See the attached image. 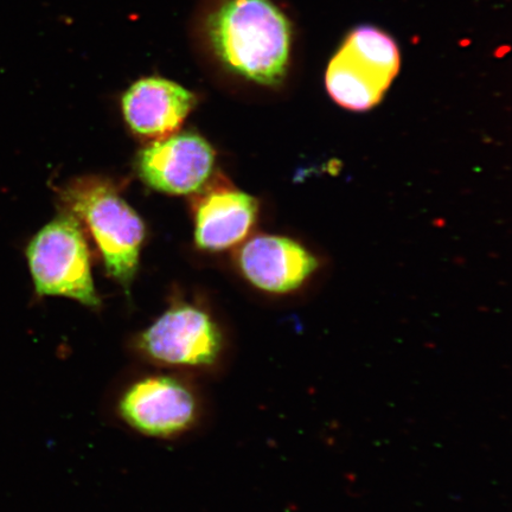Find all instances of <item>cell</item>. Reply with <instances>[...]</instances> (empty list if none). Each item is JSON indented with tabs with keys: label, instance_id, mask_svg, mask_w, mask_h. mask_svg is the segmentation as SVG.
Listing matches in <instances>:
<instances>
[{
	"label": "cell",
	"instance_id": "obj_6",
	"mask_svg": "<svg viewBox=\"0 0 512 512\" xmlns=\"http://www.w3.org/2000/svg\"><path fill=\"white\" fill-rule=\"evenodd\" d=\"M400 70V51L386 32L360 27L350 32L332 57L326 89L339 106L369 111L382 100Z\"/></svg>",
	"mask_w": 512,
	"mask_h": 512
},
{
	"label": "cell",
	"instance_id": "obj_10",
	"mask_svg": "<svg viewBox=\"0 0 512 512\" xmlns=\"http://www.w3.org/2000/svg\"><path fill=\"white\" fill-rule=\"evenodd\" d=\"M258 201L229 187L204 192L194 207L195 241L207 251H223L246 238L258 216Z\"/></svg>",
	"mask_w": 512,
	"mask_h": 512
},
{
	"label": "cell",
	"instance_id": "obj_7",
	"mask_svg": "<svg viewBox=\"0 0 512 512\" xmlns=\"http://www.w3.org/2000/svg\"><path fill=\"white\" fill-rule=\"evenodd\" d=\"M215 151L195 133L172 134L147 146L138 157L140 178L150 188L170 195H188L207 183Z\"/></svg>",
	"mask_w": 512,
	"mask_h": 512
},
{
	"label": "cell",
	"instance_id": "obj_3",
	"mask_svg": "<svg viewBox=\"0 0 512 512\" xmlns=\"http://www.w3.org/2000/svg\"><path fill=\"white\" fill-rule=\"evenodd\" d=\"M67 213L85 224L106 271L126 290L136 275L145 226L113 185L96 177L78 179L61 192Z\"/></svg>",
	"mask_w": 512,
	"mask_h": 512
},
{
	"label": "cell",
	"instance_id": "obj_4",
	"mask_svg": "<svg viewBox=\"0 0 512 512\" xmlns=\"http://www.w3.org/2000/svg\"><path fill=\"white\" fill-rule=\"evenodd\" d=\"M114 412L143 437L175 440L200 426L206 407L189 375L158 369L127 381L115 398Z\"/></svg>",
	"mask_w": 512,
	"mask_h": 512
},
{
	"label": "cell",
	"instance_id": "obj_2",
	"mask_svg": "<svg viewBox=\"0 0 512 512\" xmlns=\"http://www.w3.org/2000/svg\"><path fill=\"white\" fill-rule=\"evenodd\" d=\"M133 351L150 366L185 375L221 370L229 343L221 325L201 306L172 304L133 338Z\"/></svg>",
	"mask_w": 512,
	"mask_h": 512
},
{
	"label": "cell",
	"instance_id": "obj_1",
	"mask_svg": "<svg viewBox=\"0 0 512 512\" xmlns=\"http://www.w3.org/2000/svg\"><path fill=\"white\" fill-rule=\"evenodd\" d=\"M206 35L230 73L266 87L286 78L292 25L272 0H222L206 19Z\"/></svg>",
	"mask_w": 512,
	"mask_h": 512
},
{
	"label": "cell",
	"instance_id": "obj_8",
	"mask_svg": "<svg viewBox=\"0 0 512 512\" xmlns=\"http://www.w3.org/2000/svg\"><path fill=\"white\" fill-rule=\"evenodd\" d=\"M238 264L249 283L279 296L299 290L318 267L315 256L298 242L275 235H258L243 243Z\"/></svg>",
	"mask_w": 512,
	"mask_h": 512
},
{
	"label": "cell",
	"instance_id": "obj_9",
	"mask_svg": "<svg viewBox=\"0 0 512 512\" xmlns=\"http://www.w3.org/2000/svg\"><path fill=\"white\" fill-rule=\"evenodd\" d=\"M196 102L195 94L179 83L149 76L127 89L121 107L131 130L156 142L175 134Z\"/></svg>",
	"mask_w": 512,
	"mask_h": 512
},
{
	"label": "cell",
	"instance_id": "obj_5",
	"mask_svg": "<svg viewBox=\"0 0 512 512\" xmlns=\"http://www.w3.org/2000/svg\"><path fill=\"white\" fill-rule=\"evenodd\" d=\"M25 255L38 296L69 298L93 309L101 305L82 224L74 216L66 213L49 222Z\"/></svg>",
	"mask_w": 512,
	"mask_h": 512
}]
</instances>
